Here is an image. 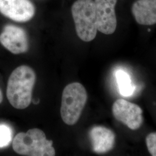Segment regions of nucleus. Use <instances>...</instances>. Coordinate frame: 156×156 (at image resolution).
<instances>
[{"label": "nucleus", "instance_id": "4468645a", "mask_svg": "<svg viewBox=\"0 0 156 156\" xmlns=\"http://www.w3.org/2000/svg\"><path fill=\"white\" fill-rule=\"evenodd\" d=\"M3 100V97H2V94L1 91L0 90V104L2 102V101Z\"/></svg>", "mask_w": 156, "mask_h": 156}, {"label": "nucleus", "instance_id": "f257e3e1", "mask_svg": "<svg viewBox=\"0 0 156 156\" xmlns=\"http://www.w3.org/2000/svg\"><path fill=\"white\" fill-rule=\"evenodd\" d=\"M35 79L33 69L27 66L17 67L12 73L7 84L6 97L14 108L23 109L30 105Z\"/></svg>", "mask_w": 156, "mask_h": 156}, {"label": "nucleus", "instance_id": "39448f33", "mask_svg": "<svg viewBox=\"0 0 156 156\" xmlns=\"http://www.w3.org/2000/svg\"><path fill=\"white\" fill-rule=\"evenodd\" d=\"M115 118L132 130L141 127L144 122L143 111L139 105L124 99L116 101L112 106Z\"/></svg>", "mask_w": 156, "mask_h": 156}, {"label": "nucleus", "instance_id": "0eeeda50", "mask_svg": "<svg viewBox=\"0 0 156 156\" xmlns=\"http://www.w3.org/2000/svg\"><path fill=\"white\" fill-rule=\"evenodd\" d=\"M35 12V7L29 0H0V12L14 21L27 22L33 17Z\"/></svg>", "mask_w": 156, "mask_h": 156}, {"label": "nucleus", "instance_id": "6e6552de", "mask_svg": "<svg viewBox=\"0 0 156 156\" xmlns=\"http://www.w3.org/2000/svg\"><path fill=\"white\" fill-rule=\"evenodd\" d=\"M0 42L7 50L15 55L26 53L29 48L26 31L13 25L5 26L0 35Z\"/></svg>", "mask_w": 156, "mask_h": 156}, {"label": "nucleus", "instance_id": "ddd939ff", "mask_svg": "<svg viewBox=\"0 0 156 156\" xmlns=\"http://www.w3.org/2000/svg\"><path fill=\"white\" fill-rule=\"evenodd\" d=\"M146 144L149 153L156 156V132L151 133L146 137Z\"/></svg>", "mask_w": 156, "mask_h": 156}, {"label": "nucleus", "instance_id": "20e7f679", "mask_svg": "<svg viewBox=\"0 0 156 156\" xmlns=\"http://www.w3.org/2000/svg\"><path fill=\"white\" fill-rule=\"evenodd\" d=\"M87 100L86 89L78 82L69 84L62 94L61 116L67 125L76 124L80 117Z\"/></svg>", "mask_w": 156, "mask_h": 156}, {"label": "nucleus", "instance_id": "f8f14e48", "mask_svg": "<svg viewBox=\"0 0 156 156\" xmlns=\"http://www.w3.org/2000/svg\"><path fill=\"white\" fill-rule=\"evenodd\" d=\"M12 139V131L10 127L0 124V147L9 145Z\"/></svg>", "mask_w": 156, "mask_h": 156}, {"label": "nucleus", "instance_id": "9d476101", "mask_svg": "<svg viewBox=\"0 0 156 156\" xmlns=\"http://www.w3.org/2000/svg\"><path fill=\"white\" fill-rule=\"evenodd\" d=\"M136 22L144 26L156 24V0H136L131 8Z\"/></svg>", "mask_w": 156, "mask_h": 156}, {"label": "nucleus", "instance_id": "1a4fd4ad", "mask_svg": "<svg viewBox=\"0 0 156 156\" xmlns=\"http://www.w3.org/2000/svg\"><path fill=\"white\" fill-rule=\"evenodd\" d=\"M93 151L98 154L111 151L115 145L116 135L113 131L102 126H95L89 133Z\"/></svg>", "mask_w": 156, "mask_h": 156}, {"label": "nucleus", "instance_id": "7ed1b4c3", "mask_svg": "<svg viewBox=\"0 0 156 156\" xmlns=\"http://www.w3.org/2000/svg\"><path fill=\"white\" fill-rule=\"evenodd\" d=\"M71 11L78 37L84 42L93 41L98 30L94 1L77 0Z\"/></svg>", "mask_w": 156, "mask_h": 156}, {"label": "nucleus", "instance_id": "423d86ee", "mask_svg": "<svg viewBox=\"0 0 156 156\" xmlns=\"http://www.w3.org/2000/svg\"><path fill=\"white\" fill-rule=\"evenodd\" d=\"M117 0H94L97 30L102 33L110 35L117 27L115 5Z\"/></svg>", "mask_w": 156, "mask_h": 156}, {"label": "nucleus", "instance_id": "9b49d317", "mask_svg": "<svg viewBox=\"0 0 156 156\" xmlns=\"http://www.w3.org/2000/svg\"><path fill=\"white\" fill-rule=\"evenodd\" d=\"M115 76L120 94L124 97H129L133 94L135 86L128 73L119 69L116 72Z\"/></svg>", "mask_w": 156, "mask_h": 156}, {"label": "nucleus", "instance_id": "f03ea898", "mask_svg": "<svg viewBox=\"0 0 156 156\" xmlns=\"http://www.w3.org/2000/svg\"><path fill=\"white\" fill-rule=\"evenodd\" d=\"M52 145L53 141L47 140L45 133L38 128L17 134L12 142L14 151L23 156H55Z\"/></svg>", "mask_w": 156, "mask_h": 156}]
</instances>
